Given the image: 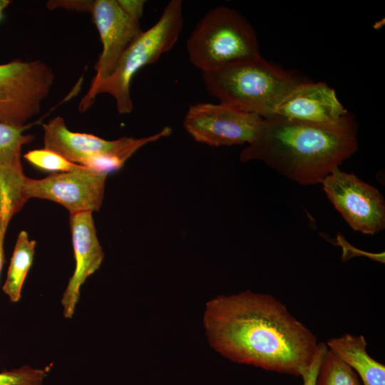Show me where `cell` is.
Listing matches in <instances>:
<instances>
[{"label": "cell", "mask_w": 385, "mask_h": 385, "mask_svg": "<svg viewBox=\"0 0 385 385\" xmlns=\"http://www.w3.org/2000/svg\"><path fill=\"white\" fill-rule=\"evenodd\" d=\"M92 213L90 211L81 212L70 216L76 267L61 299L63 315L67 319L73 316L81 285L99 269L104 258Z\"/></svg>", "instance_id": "obj_12"}, {"label": "cell", "mask_w": 385, "mask_h": 385, "mask_svg": "<svg viewBox=\"0 0 385 385\" xmlns=\"http://www.w3.org/2000/svg\"><path fill=\"white\" fill-rule=\"evenodd\" d=\"M262 118L224 103H198L190 105L183 125L195 140L210 146L250 143Z\"/></svg>", "instance_id": "obj_8"}, {"label": "cell", "mask_w": 385, "mask_h": 385, "mask_svg": "<svg viewBox=\"0 0 385 385\" xmlns=\"http://www.w3.org/2000/svg\"><path fill=\"white\" fill-rule=\"evenodd\" d=\"M204 325L211 346L225 357L295 376L310 364L319 344L283 303L248 290L209 301Z\"/></svg>", "instance_id": "obj_1"}, {"label": "cell", "mask_w": 385, "mask_h": 385, "mask_svg": "<svg viewBox=\"0 0 385 385\" xmlns=\"http://www.w3.org/2000/svg\"><path fill=\"white\" fill-rule=\"evenodd\" d=\"M107 174L88 168L54 173L42 179L25 177L22 196L25 202L36 197L56 202L70 215L98 211L102 205Z\"/></svg>", "instance_id": "obj_9"}, {"label": "cell", "mask_w": 385, "mask_h": 385, "mask_svg": "<svg viewBox=\"0 0 385 385\" xmlns=\"http://www.w3.org/2000/svg\"><path fill=\"white\" fill-rule=\"evenodd\" d=\"M98 31L103 49L94 66L92 83L109 77L120 57L143 33L140 21L128 16L117 0H94L89 11Z\"/></svg>", "instance_id": "obj_11"}, {"label": "cell", "mask_w": 385, "mask_h": 385, "mask_svg": "<svg viewBox=\"0 0 385 385\" xmlns=\"http://www.w3.org/2000/svg\"><path fill=\"white\" fill-rule=\"evenodd\" d=\"M119 6L123 11L130 18L140 21L143 15L144 0H117Z\"/></svg>", "instance_id": "obj_23"}, {"label": "cell", "mask_w": 385, "mask_h": 385, "mask_svg": "<svg viewBox=\"0 0 385 385\" xmlns=\"http://www.w3.org/2000/svg\"><path fill=\"white\" fill-rule=\"evenodd\" d=\"M349 111L334 88L324 82H301L276 106L272 115L301 121L329 123L339 120Z\"/></svg>", "instance_id": "obj_13"}, {"label": "cell", "mask_w": 385, "mask_h": 385, "mask_svg": "<svg viewBox=\"0 0 385 385\" xmlns=\"http://www.w3.org/2000/svg\"><path fill=\"white\" fill-rule=\"evenodd\" d=\"M10 4L9 0H0V19L2 17L4 10Z\"/></svg>", "instance_id": "obj_25"}, {"label": "cell", "mask_w": 385, "mask_h": 385, "mask_svg": "<svg viewBox=\"0 0 385 385\" xmlns=\"http://www.w3.org/2000/svg\"><path fill=\"white\" fill-rule=\"evenodd\" d=\"M43 130L44 148L81 165L88 158L104 154L117 155L126 161L143 145L170 135L172 128L165 127L158 133L140 138L123 137L108 140L89 133L71 131L64 119L56 116L43 124Z\"/></svg>", "instance_id": "obj_10"}, {"label": "cell", "mask_w": 385, "mask_h": 385, "mask_svg": "<svg viewBox=\"0 0 385 385\" xmlns=\"http://www.w3.org/2000/svg\"><path fill=\"white\" fill-rule=\"evenodd\" d=\"M315 385H361L356 372L328 349L324 353Z\"/></svg>", "instance_id": "obj_17"}, {"label": "cell", "mask_w": 385, "mask_h": 385, "mask_svg": "<svg viewBox=\"0 0 385 385\" xmlns=\"http://www.w3.org/2000/svg\"><path fill=\"white\" fill-rule=\"evenodd\" d=\"M10 220V217L6 215L0 214V274L5 262L4 242L6 231Z\"/></svg>", "instance_id": "obj_24"}, {"label": "cell", "mask_w": 385, "mask_h": 385, "mask_svg": "<svg viewBox=\"0 0 385 385\" xmlns=\"http://www.w3.org/2000/svg\"><path fill=\"white\" fill-rule=\"evenodd\" d=\"M54 79L52 68L41 60L0 64V122L26 125L41 112Z\"/></svg>", "instance_id": "obj_6"}, {"label": "cell", "mask_w": 385, "mask_h": 385, "mask_svg": "<svg viewBox=\"0 0 385 385\" xmlns=\"http://www.w3.org/2000/svg\"><path fill=\"white\" fill-rule=\"evenodd\" d=\"M91 4L92 1L87 0L49 1L47 2V7L49 9H54L62 7L64 9L76 10L78 11H89Z\"/></svg>", "instance_id": "obj_22"}, {"label": "cell", "mask_w": 385, "mask_h": 385, "mask_svg": "<svg viewBox=\"0 0 385 385\" xmlns=\"http://www.w3.org/2000/svg\"><path fill=\"white\" fill-rule=\"evenodd\" d=\"M183 26V1L171 0L164 9L158 21L130 45L120 57L113 73L107 78L91 83L81 99L79 111L84 112L101 93L112 96L120 114L133 110L130 83L135 73L143 66L158 60L176 43Z\"/></svg>", "instance_id": "obj_4"}, {"label": "cell", "mask_w": 385, "mask_h": 385, "mask_svg": "<svg viewBox=\"0 0 385 385\" xmlns=\"http://www.w3.org/2000/svg\"><path fill=\"white\" fill-rule=\"evenodd\" d=\"M358 125L349 112L339 120L317 123L271 115L240 154L258 160L301 185L321 184L359 147Z\"/></svg>", "instance_id": "obj_2"}, {"label": "cell", "mask_w": 385, "mask_h": 385, "mask_svg": "<svg viewBox=\"0 0 385 385\" xmlns=\"http://www.w3.org/2000/svg\"><path fill=\"white\" fill-rule=\"evenodd\" d=\"M330 202L355 231L374 235L385 227V201L377 188L337 168L322 182Z\"/></svg>", "instance_id": "obj_7"}, {"label": "cell", "mask_w": 385, "mask_h": 385, "mask_svg": "<svg viewBox=\"0 0 385 385\" xmlns=\"http://www.w3.org/2000/svg\"><path fill=\"white\" fill-rule=\"evenodd\" d=\"M337 240L339 245L342 247L343 249V260H346L347 259H349L352 257H355L356 255H365L369 258H371L373 260H376V261H379L380 262H384V253H379V254H372L369 252H365L362 250H357L356 248H354L353 246L350 245L344 239L343 237L338 235Z\"/></svg>", "instance_id": "obj_21"}, {"label": "cell", "mask_w": 385, "mask_h": 385, "mask_svg": "<svg viewBox=\"0 0 385 385\" xmlns=\"http://www.w3.org/2000/svg\"><path fill=\"white\" fill-rule=\"evenodd\" d=\"M24 158L36 168L46 171L72 172L86 167L73 163L55 151L46 148L29 151Z\"/></svg>", "instance_id": "obj_18"}, {"label": "cell", "mask_w": 385, "mask_h": 385, "mask_svg": "<svg viewBox=\"0 0 385 385\" xmlns=\"http://www.w3.org/2000/svg\"><path fill=\"white\" fill-rule=\"evenodd\" d=\"M202 77L206 90L220 103L262 118L272 115L282 98L302 82L262 56L202 72Z\"/></svg>", "instance_id": "obj_3"}, {"label": "cell", "mask_w": 385, "mask_h": 385, "mask_svg": "<svg viewBox=\"0 0 385 385\" xmlns=\"http://www.w3.org/2000/svg\"><path fill=\"white\" fill-rule=\"evenodd\" d=\"M327 349V344L322 342L318 344L317 349L312 362L300 376L303 381V385H315L318 368L322 357Z\"/></svg>", "instance_id": "obj_20"}, {"label": "cell", "mask_w": 385, "mask_h": 385, "mask_svg": "<svg viewBox=\"0 0 385 385\" xmlns=\"http://www.w3.org/2000/svg\"><path fill=\"white\" fill-rule=\"evenodd\" d=\"M31 125L16 126L0 122V181L9 182L24 176L21 162L24 145L34 136L24 134Z\"/></svg>", "instance_id": "obj_15"}, {"label": "cell", "mask_w": 385, "mask_h": 385, "mask_svg": "<svg viewBox=\"0 0 385 385\" xmlns=\"http://www.w3.org/2000/svg\"><path fill=\"white\" fill-rule=\"evenodd\" d=\"M327 346L356 372L362 385H385V366L369 355L362 335L344 334L329 339Z\"/></svg>", "instance_id": "obj_14"}, {"label": "cell", "mask_w": 385, "mask_h": 385, "mask_svg": "<svg viewBox=\"0 0 385 385\" xmlns=\"http://www.w3.org/2000/svg\"><path fill=\"white\" fill-rule=\"evenodd\" d=\"M186 48L191 63L202 72L261 56L255 29L238 11L211 9L190 35Z\"/></svg>", "instance_id": "obj_5"}, {"label": "cell", "mask_w": 385, "mask_h": 385, "mask_svg": "<svg viewBox=\"0 0 385 385\" xmlns=\"http://www.w3.org/2000/svg\"><path fill=\"white\" fill-rule=\"evenodd\" d=\"M35 247L36 241L29 240L26 231L19 234L2 288L11 302L21 299L22 287L33 262Z\"/></svg>", "instance_id": "obj_16"}, {"label": "cell", "mask_w": 385, "mask_h": 385, "mask_svg": "<svg viewBox=\"0 0 385 385\" xmlns=\"http://www.w3.org/2000/svg\"><path fill=\"white\" fill-rule=\"evenodd\" d=\"M48 368L37 369L25 365L0 373V385H42Z\"/></svg>", "instance_id": "obj_19"}]
</instances>
